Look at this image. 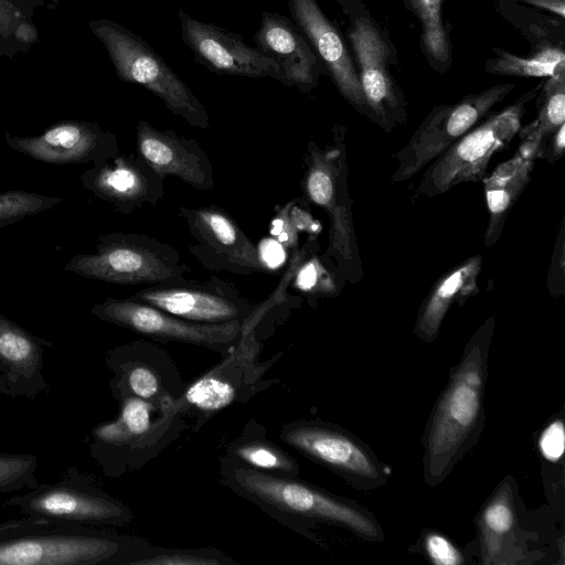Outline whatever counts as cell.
<instances>
[{"label": "cell", "mask_w": 565, "mask_h": 565, "mask_svg": "<svg viewBox=\"0 0 565 565\" xmlns=\"http://www.w3.org/2000/svg\"><path fill=\"white\" fill-rule=\"evenodd\" d=\"M494 51L497 57L489 60L486 67L490 73L546 78L565 75V54L558 46H543L530 57H520L499 49Z\"/></svg>", "instance_id": "484cf974"}, {"label": "cell", "mask_w": 565, "mask_h": 565, "mask_svg": "<svg viewBox=\"0 0 565 565\" xmlns=\"http://www.w3.org/2000/svg\"><path fill=\"white\" fill-rule=\"evenodd\" d=\"M420 23L422 49L439 73L448 71L451 64V52L447 31L443 19V0H404Z\"/></svg>", "instance_id": "d4e9b609"}, {"label": "cell", "mask_w": 565, "mask_h": 565, "mask_svg": "<svg viewBox=\"0 0 565 565\" xmlns=\"http://www.w3.org/2000/svg\"><path fill=\"white\" fill-rule=\"evenodd\" d=\"M565 125V75L547 78L537 100V116L521 127V140L543 143L554 131Z\"/></svg>", "instance_id": "4316f807"}, {"label": "cell", "mask_w": 565, "mask_h": 565, "mask_svg": "<svg viewBox=\"0 0 565 565\" xmlns=\"http://www.w3.org/2000/svg\"><path fill=\"white\" fill-rule=\"evenodd\" d=\"M64 270L118 285H158L184 279L190 268L166 243L143 234L109 233L97 238L94 253L75 255Z\"/></svg>", "instance_id": "277c9868"}, {"label": "cell", "mask_w": 565, "mask_h": 565, "mask_svg": "<svg viewBox=\"0 0 565 565\" xmlns=\"http://www.w3.org/2000/svg\"><path fill=\"white\" fill-rule=\"evenodd\" d=\"M541 85L514 104L476 125L425 170L417 195L434 198L463 182H480L487 175L490 159L505 149L518 135L526 105Z\"/></svg>", "instance_id": "5b68a950"}, {"label": "cell", "mask_w": 565, "mask_h": 565, "mask_svg": "<svg viewBox=\"0 0 565 565\" xmlns=\"http://www.w3.org/2000/svg\"><path fill=\"white\" fill-rule=\"evenodd\" d=\"M565 217L562 218L558 235L555 242L553 255L547 271L546 285L554 297L564 295L565 291Z\"/></svg>", "instance_id": "836d02e7"}, {"label": "cell", "mask_w": 565, "mask_h": 565, "mask_svg": "<svg viewBox=\"0 0 565 565\" xmlns=\"http://www.w3.org/2000/svg\"><path fill=\"white\" fill-rule=\"evenodd\" d=\"M8 146L36 161L51 164H99L119 153L114 134L98 124L63 120L38 136L18 137L4 134Z\"/></svg>", "instance_id": "5bb4252c"}, {"label": "cell", "mask_w": 565, "mask_h": 565, "mask_svg": "<svg viewBox=\"0 0 565 565\" xmlns=\"http://www.w3.org/2000/svg\"><path fill=\"white\" fill-rule=\"evenodd\" d=\"M129 298L198 323L243 320L253 305L218 281L198 284L185 278L141 289Z\"/></svg>", "instance_id": "9a60e30c"}, {"label": "cell", "mask_w": 565, "mask_h": 565, "mask_svg": "<svg viewBox=\"0 0 565 565\" xmlns=\"http://www.w3.org/2000/svg\"><path fill=\"white\" fill-rule=\"evenodd\" d=\"M125 542L83 525H49L0 540V565H105L120 562Z\"/></svg>", "instance_id": "ba28073f"}, {"label": "cell", "mask_w": 565, "mask_h": 565, "mask_svg": "<svg viewBox=\"0 0 565 565\" xmlns=\"http://www.w3.org/2000/svg\"><path fill=\"white\" fill-rule=\"evenodd\" d=\"M530 3L534 7H539L548 10L561 18L565 17V4L564 0H520Z\"/></svg>", "instance_id": "60d3db41"}, {"label": "cell", "mask_w": 565, "mask_h": 565, "mask_svg": "<svg viewBox=\"0 0 565 565\" xmlns=\"http://www.w3.org/2000/svg\"><path fill=\"white\" fill-rule=\"evenodd\" d=\"M218 559L204 557L202 555L171 553L156 555L150 558L129 562V564L148 565H211L221 564Z\"/></svg>", "instance_id": "8d00e7d4"}, {"label": "cell", "mask_w": 565, "mask_h": 565, "mask_svg": "<svg viewBox=\"0 0 565 565\" xmlns=\"http://www.w3.org/2000/svg\"><path fill=\"white\" fill-rule=\"evenodd\" d=\"M38 466L33 454L0 452V494L38 486Z\"/></svg>", "instance_id": "f546056e"}, {"label": "cell", "mask_w": 565, "mask_h": 565, "mask_svg": "<svg viewBox=\"0 0 565 565\" xmlns=\"http://www.w3.org/2000/svg\"><path fill=\"white\" fill-rule=\"evenodd\" d=\"M232 452L248 468L255 470L273 471L287 477H295L299 472L298 465L292 457L268 443L237 444Z\"/></svg>", "instance_id": "83f0119b"}, {"label": "cell", "mask_w": 565, "mask_h": 565, "mask_svg": "<svg viewBox=\"0 0 565 565\" xmlns=\"http://www.w3.org/2000/svg\"><path fill=\"white\" fill-rule=\"evenodd\" d=\"M7 394V382H6V377L0 369V395H6Z\"/></svg>", "instance_id": "b9f144b4"}, {"label": "cell", "mask_w": 565, "mask_h": 565, "mask_svg": "<svg viewBox=\"0 0 565 565\" xmlns=\"http://www.w3.org/2000/svg\"><path fill=\"white\" fill-rule=\"evenodd\" d=\"M52 342L39 338L0 312V369L10 397L35 398L47 390L44 352Z\"/></svg>", "instance_id": "44dd1931"}, {"label": "cell", "mask_w": 565, "mask_h": 565, "mask_svg": "<svg viewBox=\"0 0 565 565\" xmlns=\"http://www.w3.org/2000/svg\"><path fill=\"white\" fill-rule=\"evenodd\" d=\"M424 547L435 564L457 565L463 563V556L444 535L429 532L425 535Z\"/></svg>", "instance_id": "e575fe53"}, {"label": "cell", "mask_w": 565, "mask_h": 565, "mask_svg": "<svg viewBox=\"0 0 565 565\" xmlns=\"http://www.w3.org/2000/svg\"><path fill=\"white\" fill-rule=\"evenodd\" d=\"M515 525L512 486L507 479L484 504L479 518L482 557L486 563H492L501 554Z\"/></svg>", "instance_id": "cb8c5ba5"}, {"label": "cell", "mask_w": 565, "mask_h": 565, "mask_svg": "<svg viewBox=\"0 0 565 565\" xmlns=\"http://www.w3.org/2000/svg\"><path fill=\"white\" fill-rule=\"evenodd\" d=\"M178 19L181 41L195 61L210 72L249 78L269 77L282 84L279 65L246 43L242 35L200 21L183 9H179Z\"/></svg>", "instance_id": "7c38bea8"}, {"label": "cell", "mask_w": 565, "mask_h": 565, "mask_svg": "<svg viewBox=\"0 0 565 565\" xmlns=\"http://www.w3.org/2000/svg\"><path fill=\"white\" fill-rule=\"evenodd\" d=\"M349 17L348 40L354 52L358 75L374 122L385 131L407 122L405 99L391 75L388 60L393 52L388 39L353 0H338Z\"/></svg>", "instance_id": "30bf717a"}, {"label": "cell", "mask_w": 565, "mask_h": 565, "mask_svg": "<svg viewBox=\"0 0 565 565\" xmlns=\"http://www.w3.org/2000/svg\"><path fill=\"white\" fill-rule=\"evenodd\" d=\"M494 331L489 318L473 333L440 395L424 437V479L439 484L476 443L483 425L487 359Z\"/></svg>", "instance_id": "6da1fadb"}, {"label": "cell", "mask_w": 565, "mask_h": 565, "mask_svg": "<svg viewBox=\"0 0 565 565\" xmlns=\"http://www.w3.org/2000/svg\"><path fill=\"white\" fill-rule=\"evenodd\" d=\"M332 132V143L326 148L315 142L308 146L303 191L309 201L328 214L331 225L328 255L340 275L354 284L363 278V266L348 190L347 128L335 126Z\"/></svg>", "instance_id": "7a4b0ae2"}, {"label": "cell", "mask_w": 565, "mask_h": 565, "mask_svg": "<svg viewBox=\"0 0 565 565\" xmlns=\"http://www.w3.org/2000/svg\"><path fill=\"white\" fill-rule=\"evenodd\" d=\"M565 150V125L554 131L543 143L540 159L548 163L556 162L563 157Z\"/></svg>", "instance_id": "ab89813d"}, {"label": "cell", "mask_w": 565, "mask_h": 565, "mask_svg": "<svg viewBox=\"0 0 565 565\" xmlns=\"http://www.w3.org/2000/svg\"><path fill=\"white\" fill-rule=\"evenodd\" d=\"M290 18L301 30L340 94L374 121L348 46L317 0H286Z\"/></svg>", "instance_id": "2e32d148"}, {"label": "cell", "mask_w": 565, "mask_h": 565, "mask_svg": "<svg viewBox=\"0 0 565 565\" xmlns=\"http://www.w3.org/2000/svg\"><path fill=\"white\" fill-rule=\"evenodd\" d=\"M4 504L52 525H120L130 518L122 503L93 486L73 466L64 470L58 481L38 484L10 497Z\"/></svg>", "instance_id": "52a82bcc"}, {"label": "cell", "mask_w": 565, "mask_h": 565, "mask_svg": "<svg viewBox=\"0 0 565 565\" xmlns=\"http://www.w3.org/2000/svg\"><path fill=\"white\" fill-rule=\"evenodd\" d=\"M49 525L52 524L45 520L28 515H23L20 519L0 521V540Z\"/></svg>", "instance_id": "f35d334b"}, {"label": "cell", "mask_w": 565, "mask_h": 565, "mask_svg": "<svg viewBox=\"0 0 565 565\" xmlns=\"http://www.w3.org/2000/svg\"><path fill=\"white\" fill-rule=\"evenodd\" d=\"M297 284L300 289L320 296H333L341 288L337 285L335 277L317 257L311 258L299 270Z\"/></svg>", "instance_id": "1f68e13d"}, {"label": "cell", "mask_w": 565, "mask_h": 565, "mask_svg": "<svg viewBox=\"0 0 565 565\" xmlns=\"http://www.w3.org/2000/svg\"><path fill=\"white\" fill-rule=\"evenodd\" d=\"M292 202L284 206L273 221L271 233L287 246H296L298 243L299 231L294 225L289 211Z\"/></svg>", "instance_id": "74e56055"}, {"label": "cell", "mask_w": 565, "mask_h": 565, "mask_svg": "<svg viewBox=\"0 0 565 565\" xmlns=\"http://www.w3.org/2000/svg\"><path fill=\"white\" fill-rule=\"evenodd\" d=\"M62 201V198L24 190L0 191V228L51 210Z\"/></svg>", "instance_id": "f1b7e54d"}, {"label": "cell", "mask_w": 565, "mask_h": 565, "mask_svg": "<svg viewBox=\"0 0 565 565\" xmlns=\"http://www.w3.org/2000/svg\"><path fill=\"white\" fill-rule=\"evenodd\" d=\"M89 28L106 49L120 81L146 88L189 125L209 128L206 107L148 42L111 20H92Z\"/></svg>", "instance_id": "3957f363"}, {"label": "cell", "mask_w": 565, "mask_h": 565, "mask_svg": "<svg viewBox=\"0 0 565 565\" xmlns=\"http://www.w3.org/2000/svg\"><path fill=\"white\" fill-rule=\"evenodd\" d=\"M90 312L103 321L148 337L206 347L226 345L236 340L243 329L242 320L192 322L129 297L107 298L95 305Z\"/></svg>", "instance_id": "4fadbf2b"}, {"label": "cell", "mask_w": 565, "mask_h": 565, "mask_svg": "<svg viewBox=\"0 0 565 565\" xmlns=\"http://www.w3.org/2000/svg\"><path fill=\"white\" fill-rule=\"evenodd\" d=\"M231 478L242 493L271 509L337 524L364 540L383 539L380 524L367 510L290 477L236 468Z\"/></svg>", "instance_id": "8992f818"}, {"label": "cell", "mask_w": 565, "mask_h": 565, "mask_svg": "<svg viewBox=\"0 0 565 565\" xmlns=\"http://www.w3.org/2000/svg\"><path fill=\"white\" fill-rule=\"evenodd\" d=\"M114 370H122V380H125L128 390L137 397L151 399L159 392V381L156 373L143 365H134L125 367L121 365H109Z\"/></svg>", "instance_id": "d6a6232c"}, {"label": "cell", "mask_w": 565, "mask_h": 565, "mask_svg": "<svg viewBox=\"0 0 565 565\" xmlns=\"http://www.w3.org/2000/svg\"><path fill=\"white\" fill-rule=\"evenodd\" d=\"M541 148L542 145L536 141L521 140L515 153L482 179L489 212L484 233L487 247L494 245L500 238L512 206L530 183Z\"/></svg>", "instance_id": "7402d4cb"}, {"label": "cell", "mask_w": 565, "mask_h": 565, "mask_svg": "<svg viewBox=\"0 0 565 565\" xmlns=\"http://www.w3.org/2000/svg\"><path fill=\"white\" fill-rule=\"evenodd\" d=\"M254 42L262 54L279 65L282 85L287 87L309 93L326 73L323 64L291 18L264 11Z\"/></svg>", "instance_id": "ac0fdd59"}, {"label": "cell", "mask_w": 565, "mask_h": 565, "mask_svg": "<svg viewBox=\"0 0 565 565\" xmlns=\"http://www.w3.org/2000/svg\"><path fill=\"white\" fill-rule=\"evenodd\" d=\"M280 438L356 487H381L387 480V469L375 455L338 427L313 422L295 423L285 426Z\"/></svg>", "instance_id": "8fae6325"}, {"label": "cell", "mask_w": 565, "mask_h": 565, "mask_svg": "<svg viewBox=\"0 0 565 565\" xmlns=\"http://www.w3.org/2000/svg\"><path fill=\"white\" fill-rule=\"evenodd\" d=\"M137 145L138 154L164 179L174 175L203 191L214 188L211 161L196 140L139 120Z\"/></svg>", "instance_id": "ffe728a7"}, {"label": "cell", "mask_w": 565, "mask_h": 565, "mask_svg": "<svg viewBox=\"0 0 565 565\" xmlns=\"http://www.w3.org/2000/svg\"><path fill=\"white\" fill-rule=\"evenodd\" d=\"M481 267L482 257L473 255L447 270L434 282L417 313L414 332L419 339L433 342L450 307L455 303L462 306L479 292Z\"/></svg>", "instance_id": "603a6c76"}, {"label": "cell", "mask_w": 565, "mask_h": 565, "mask_svg": "<svg viewBox=\"0 0 565 565\" xmlns=\"http://www.w3.org/2000/svg\"><path fill=\"white\" fill-rule=\"evenodd\" d=\"M235 397V387L230 382L209 374L194 382L183 398L201 411L216 412L232 404Z\"/></svg>", "instance_id": "4dcf8cb0"}, {"label": "cell", "mask_w": 565, "mask_h": 565, "mask_svg": "<svg viewBox=\"0 0 565 565\" xmlns=\"http://www.w3.org/2000/svg\"><path fill=\"white\" fill-rule=\"evenodd\" d=\"M179 210L198 242L191 246L198 258L216 257L226 269L238 274L265 269L256 246L225 211L217 206Z\"/></svg>", "instance_id": "d6986e66"}, {"label": "cell", "mask_w": 565, "mask_h": 565, "mask_svg": "<svg viewBox=\"0 0 565 565\" xmlns=\"http://www.w3.org/2000/svg\"><path fill=\"white\" fill-rule=\"evenodd\" d=\"M539 445L541 452L546 459L555 461L561 458L565 445L564 425L562 420H555L545 428Z\"/></svg>", "instance_id": "d590c367"}, {"label": "cell", "mask_w": 565, "mask_h": 565, "mask_svg": "<svg viewBox=\"0 0 565 565\" xmlns=\"http://www.w3.org/2000/svg\"><path fill=\"white\" fill-rule=\"evenodd\" d=\"M514 86L512 83L498 84L455 104L433 108L408 142L393 156L396 169L392 182L407 181L430 164L484 118Z\"/></svg>", "instance_id": "9c48e42d"}, {"label": "cell", "mask_w": 565, "mask_h": 565, "mask_svg": "<svg viewBox=\"0 0 565 565\" xmlns=\"http://www.w3.org/2000/svg\"><path fill=\"white\" fill-rule=\"evenodd\" d=\"M85 190L121 213L156 205L164 196V178L139 154L117 153L81 175Z\"/></svg>", "instance_id": "e0dca14e"}]
</instances>
